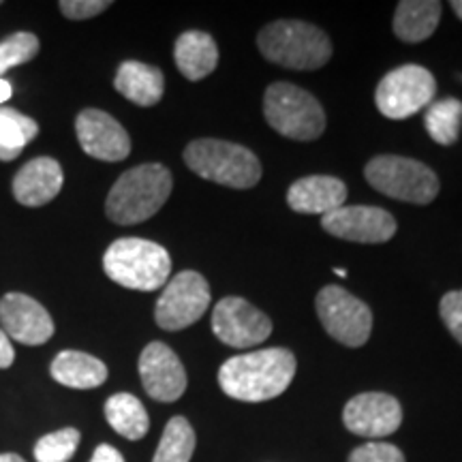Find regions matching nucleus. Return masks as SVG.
Wrapping results in <instances>:
<instances>
[{
  "mask_svg": "<svg viewBox=\"0 0 462 462\" xmlns=\"http://www.w3.org/2000/svg\"><path fill=\"white\" fill-rule=\"evenodd\" d=\"M437 79L426 67L402 65L390 71L374 90V103L385 118L404 120L435 101Z\"/></svg>",
  "mask_w": 462,
  "mask_h": 462,
  "instance_id": "obj_8",
  "label": "nucleus"
},
{
  "mask_svg": "<svg viewBox=\"0 0 462 462\" xmlns=\"http://www.w3.org/2000/svg\"><path fill=\"white\" fill-rule=\"evenodd\" d=\"M58 7L69 20H90L112 7V3L109 0H62Z\"/></svg>",
  "mask_w": 462,
  "mask_h": 462,
  "instance_id": "obj_31",
  "label": "nucleus"
},
{
  "mask_svg": "<svg viewBox=\"0 0 462 462\" xmlns=\"http://www.w3.org/2000/svg\"><path fill=\"white\" fill-rule=\"evenodd\" d=\"M364 176L381 195L418 206L435 201L441 189L437 173L429 165L398 154H381L371 159L364 167Z\"/></svg>",
  "mask_w": 462,
  "mask_h": 462,
  "instance_id": "obj_7",
  "label": "nucleus"
},
{
  "mask_svg": "<svg viewBox=\"0 0 462 462\" xmlns=\"http://www.w3.org/2000/svg\"><path fill=\"white\" fill-rule=\"evenodd\" d=\"M90 462H125V458L116 448L107 446V443H101V446L95 449V454H92Z\"/></svg>",
  "mask_w": 462,
  "mask_h": 462,
  "instance_id": "obj_32",
  "label": "nucleus"
},
{
  "mask_svg": "<svg viewBox=\"0 0 462 462\" xmlns=\"http://www.w3.org/2000/svg\"><path fill=\"white\" fill-rule=\"evenodd\" d=\"M296 356L282 346L229 357L218 371L225 394L242 402H263L281 396L296 377Z\"/></svg>",
  "mask_w": 462,
  "mask_h": 462,
  "instance_id": "obj_1",
  "label": "nucleus"
},
{
  "mask_svg": "<svg viewBox=\"0 0 462 462\" xmlns=\"http://www.w3.org/2000/svg\"><path fill=\"white\" fill-rule=\"evenodd\" d=\"M39 135V125L22 112L0 107V161L9 163L24 152V148Z\"/></svg>",
  "mask_w": 462,
  "mask_h": 462,
  "instance_id": "obj_24",
  "label": "nucleus"
},
{
  "mask_svg": "<svg viewBox=\"0 0 462 462\" xmlns=\"http://www.w3.org/2000/svg\"><path fill=\"white\" fill-rule=\"evenodd\" d=\"M452 9H454V14L462 20V0H452Z\"/></svg>",
  "mask_w": 462,
  "mask_h": 462,
  "instance_id": "obj_36",
  "label": "nucleus"
},
{
  "mask_svg": "<svg viewBox=\"0 0 462 462\" xmlns=\"http://www.w3.org/2000/svg\"><path fill=\"white\" fill-rule=\"evenodd\" d=\"M79 435L78 429H60L50 432L34 443V460L37 462H69L78 452Z\"/></svg>",
  "mask_w": 462,
  "mask_h": 462,
  "instance_id": "obj_27",
  "label": "nucleus"
},
{
  "mask_svg": "<svg viewBox=\"0 0 462 462\" xmlns=\"http://www.w3.org/2000/svg\"><path fill=\"white\" fill-rule=\"evenodd\" d=\"M14 360H15L14 345H11V338L3 332V328H0V368H9L11 364H14Z\"/></svg>",
  "mask_w": 462,
  "mask_h": 462,
  "instance_id": "obj_33",
  "label": "nucleus"
},
{
  "mask_svg": "<svg viewBox=\"0 0 462 462\" xmlns=\"http://www.w3.org/2000/svg\"><path fill=\"white\" fill-rule=\"evenodd\" d=\"M103 270L116 285L135 291H157L170 281L171 257L157 242L120 238L103 255Z\"/></svg>",
  "mask_w": 462,
  "mask_h": 462,
  "instance_id": "obj_4",
  "label": "nucleus"
},
{
  "mask_svg": "<svg viewBox=\"0 0 462 462\" xmlns=\"http://www.w3.org/2000/svg\"><path fill=\"white\" fill-rule=\"evenodd\" d=\"M212 332L234 349L262 345L273 334V321L245 298L227 296L212 310Z\"/></svg>",
  "mask_w": 462,
  "mask_h": 462,
  "instance_id": "obj_11",
  "label": "nucleus"
},
{
  "mask_svg": "<svg viewBox=\"0 0 462 462\" xmlns=\"http://www.w3.org/2000/svg\"><path fill=\"white\" fill-rule=\"evenodd\" d=\"M287 204L298 215H330L346 204V184L334 176L300 178L287 190Z\"/></svg>",
  "mask_w": 462,
  "mask_h": 462,
  "instance_id": "obj_18",
  "label": "nucleus"
},
{
  "mask_svg": "<svg viewBox=\"0 0 462 462\" xmlns=\"http://www.w3.org/2000/svg\"><path fill=\"white\" fill-rule=\"evenodd\" d=\"M317 315L323 330L345 346H362L373 332V313L368 304L338 285H328L317 293Z\"/></svg>",
  "mask_w": 462,
  "mask_h": 462,
  "instance_id": "obj_9",
  "label": "nucleus"
},
{
  "mask_svg": "<svg viewBox=\"0 0 462 462\" xmlns=\"http://www.w3.org/2000/svg\"><path fill=\"white\" fill-rule=\"evenodd\" d=\"M321 227L334 238L360 245H381L396 234L394 217L374 206H340L338 210L321 217Z\"/></svg>",
  "mask_w": 462,
  "mask_h": 462,
  "instance_id": "obj_12",
  "label": "nucleus"
},
{
  "mask_svg": "<svg viewBox=\"0 0 462 462\" xmlns=\"http://www.w3.org/2000/svg\"><path fill=\"white\" fill-rule=\"evenodd\" d=\"M210 285L195 270L178 273L167 282L154 306V321L167 332H178L198 323L210 306Z\"/></svg>",
  "mask_w": 462,
  "mask_h": 462,
  "instance_id": "obj_10",
  "label": "nucleus"
},
{
  "mask_svg": "<svg viewBox=\"0 0 462 462\" xmlns=\"http://www.w3.org/2000/svg\"><path fill=\"white\" fill-rule=\"evenodd\" d=\"M263 116L276 133L296 142H313L326 131V112L321 103L310 92L289 82L268 86Z\"/></svg>",
  "mask_w": 462,
  "mask_h": 462,
  "instance_id": "obj_6",
  "label": "nucleus"
},
{
  "mask_svg": "<svg viewBox=\"0 0 462 462\" xmlns=\"http://www.w3.org/2000/svg\"><path fill=\"white\" fill-rule=\"evenodd\" d=\"M184 163L204 180L229 189H251L262 180V163L253 150L212 137L190 142L184 148Z\"/></svg>",
  "mask_w": 462,
  "mask_h": 462,
  "instance_id": "obj_5",
  "label": "nucleus"
},
{
  "mask_svg": "<svg viewBox=\"0 0 462 462\" xmlns=\"http://www.w3.org/2000/svg\"><path fill=\"white\" fill-rule=\"evenodd\" d=\"M439 315L449 330V334L462 345V289L448 291L439 304Z\"/></svg>",
  "mask_w": 462,
  "mask_h": 462,
  "instance_id": "obj_30",
  "label": "nucleus"
},
{
  "mask_svg": "<svg viewBox=\"0 0 462 462\" xmlns=\"http://www.w3.org/2000/svg\"><path fill=\"white\" fill-rule=\"evenodd\" d=\"M171 171L161 163L131 167L114 182L106 199V215L116 225L148 221L171 195Z\"/></svg>",
  "mask_w": 462,
  "mask_h": 462,
  "instance_id": "obj_2",
  "label": "nucleus"
},
{
  "mask_svg": "<svg viewBox=\"0 0 462 462\" xmlns=\"http://www.w3.org/2000/svg\"><path fill=\"white\" fill-rule=\"evenodd\" d=\"M334 274L340 276V279H346V270H343V268H334Z\"/></svg>",
  "mask_w": 462,
  "mask_h": 462,
  "instance_id": "obj_37",
  "label": "nucleus"
},
{
  "mask_svg": "<svg viewBox=\"0 0 462 462\" xmlns=\"http://www.w3.org/2000/svg\"><path fill=\"white\" fill-rule=\"evenodd\" d=\"M140 377L146 394L159 402L178 401L187 390V371L180 357L161 340H154L142 351Z\"/></svg>",
  "mask_w": 462,
  "mask_h": 462,
  "instance_id": "obj_16",
  "label": "nucleus"
},
{
  "mask_svg": "<svg viewBox=\"0 0 462 462\" xmlns=\"http://www.w3.org/2000/svg\"><path fill=\"white\" fill-rule=\"evenodd\" d=\"M441 3L437 0H402L394 14V34L404 43H421L435 34L441 20Z\"/></svg>",
  "mask_w": 462,
  "mask_h": 462,
  "instance_id": "obj_22",
  "label": "nucleus"
},
{
  "mask_svg": "<svg viewBox=\"0 0 462 462\" xmlns=\"http://www.w3.org/2000/svg\"><path fill=\"white\" fill-rule=\"evenodd\" d=\"M257 48L274 65L296 71H315L332 58L328 34L298 20L273 22L257 34Z\"/></svg>",
  "mask_w": 462,
  "mask_h": 462,
  "instance_id": "obj_3",
  "label": "nucleus"
},
{
  "mask_svg": "<svg viewBox=\"0 0 462 462\" xmlns=\"http://www.w3.org/2000/svg\"><path fill=\"white\" fill-rule=\"evenodd\" d=\"M173 60L189 82H199L215 71L218 65V48L208 32L187 31L176 39Z\"/></svg>",
  "mask_w": 462,
  "mask_h": 462,
  "instance_id": "obj_20",
  "label": "nucleus"
},
{
  "mask_svg": "<svg viewBox=\"0 0 462 462\" xmlns=\"http://www.w3.org/2000/svg\"><path fill=\"white\" fill-rule=\"evenodd\" d=\"M50 374L56 383L73 390H95L107 381V366L84 351L65 349L54 357Z\"/></svg>",
  "mask_w": 462,
  "mask_h": 462,
  "instance_id": "obj_21",
  "label": "nucleus"
},
{
  "mask_svg": "<svg viewBox=\"0 0 462 462\" xmlns=\"http://www.w3.org/2000/svg\"><path fill=\"white\" fill-rule=\"evenodd\" d=\"M11 95H14L11 84L5 78H0V106H3V103H7L11 99Z\"/></svg>",
  "mask_w": 462,
  "mask_h": 462,
  "instance_id": "obj_34",
  "label": "nucleus"
},
{
  "mask_svg": "<svg viewBox=\"0 0 462 462\" xmlns=\"http://www.w3.org/2000/svg\"><path fill=\"white\" fill-rule=\"evenodd\" d=\"M114 88L140 107H152L163 99L165 78L159 67L140 60H125L114 78Z\"/></svg>",
  "mask_w": 462,
  "mask_h": 462,
  "instance_id": "obj_19",
  "label": "nucleus"
},
{
  "mask_svg": "<svg viewBox=\"0 0 462 462\" xmlns=\"http://www.w3.org/2000/svg\"><path fill=\"white\" fill-rule=\"evenodd\" d=\"M0 462H26V460L17 454H0Z\"/></svg>",
  "mask_w": 462,
  "mask_h": 462,
  "instance_id": "obj_35",
  "label": "nucleus"
},
{
  "mask_svg": "<svg viewBox=\"0 0 462 462\" xmlns=\"http://www.w3.org/2000/svg\"><path fill=\"white\" fill-rule=\"evenodd\" d=\"M65 173L56 159L37 157L22 167L14 178V198L17 204L39 208L58 198Z\"/></svg>",
  "mask_w": 462,
  "mask_h": 462,
  "instance_id": "obj_17",
  "label": "nucleus"
},
{
  "mask_svg": "<svg viewBox=\"0 0 462 462\" xmlns=\"http://www.w3.org/2000/svg\"><path fill=\"white\" fill-rule=\"evenodd\" d=\"M106 418L109 426L120 437L129 439V441L143 439L150 430V418L146 407L140 402V398L126 394V392H120V394L107 398Z\"/></svg>",
  "mask_w": 462,
  "mask_h": 462,
  "instance_id": "obj_23",
  "label": "nucleus"
},
{
  "mask_svg": "<svg viewBox=\"0 0 462 462\" xmlns=\"http://www.w3.org/2000/svg\"><path fill=\"white\" fill-rule=\"evenodd\" d=\"M0 326L9 338L37 346L54 337V319L43 304L26 293H7L0 300Z\"/></svg>",
  "mask_w": 462,
  "mask_h": 462,
  "instance_id": "obj_15",
  "label": "nucleus"
},
{
  "mask_svg": "<svg viewBox=\"0 0 462 462\" xmlns=\"http://www.w3.org/2000/svg\"><path fill=\"white\" fill-rule=\"evenodd\" d=\"M195 452V430L187 418L176 415L167 421L152 462H190Z\"/></svg>",
  "mask_w": 462,
  "mask_h": 462,
  "instance_id": "obj_26",
  "label": "nucleus"
},
{
  "mask_svg": "<svg viewBox=\"0 0 462 462\" xmlns=\"http://www.w3.org/2000/svg\"><path fill=\"white\" fill-rule=\"evenodd\" d=\"M343 421L357 437H390L402 424L401 402L385 392H364L345 404Z\"/></svg>",
  "mask_w": 462,
  "mask_h": 462,
  "instance_id": "obj_14",
  "label": "nucleus"
},
{
  "mask_svg": "<svg viewBox=\"0 0 462 462\" xmlns=\"http://www.w3.org/2000/svg\"><path fill=\"white\" fill-rule=\"evenodd\" d=\"M39 54V39L32 32H14L0 42V78L17 65L32 60Z\"/></svg>",
  "mask_w": 462,
  "mask_h": 462,
  "instance_id": "obj_28",
  "label": "nucleus"
},
{
  "mask_svg": "<svg viewBox=\"0 0 462 462\" xmlns=\"http://www.w3.org/2000/svg\"><path fill=\"white\" fill-rule=\"evenodd\" d=\"M424 125L432 142H437L439 146H454L462 126V101L454 97L432 101L426 107Z\"/></svg>",
  "mask_w": 462,
  "mask_h": 462,
  "instance_id": "obj_25",
  "label": "nucleus"
},
{
  "mask_svg": "<svg viewBox=\"0 0 462 462\" xmlns=\"http://www.w3.org/2000/svg\"><path fill=\"white\" fill-rule=\"evenodd\" d=\"M349 462H404V456L392 443L371 441L356 448L349 456Z\"/></svg>",
  "mask_w": 462,
  "mask_h": 462,
  "instance_id": "obj_29",
  "label": "nucleus"
},
{
  "mask_svg": "<svg viewBox=\"0 0 462 462\" xmlns=\"http://www.w3.org/2000/svg\"><path fill=\"white\" fill-rule=\"evenodd\" d=\"M79 146L88 157L106 163H118L131 154L129 133L114 116L103 109H84L75 118Z\"/></svg>",
  "mask_w": 462,
  "mask_h": 462,
  "instance_id": "obj_13",
  "label": "nucleus"
}]
</instances>
